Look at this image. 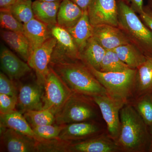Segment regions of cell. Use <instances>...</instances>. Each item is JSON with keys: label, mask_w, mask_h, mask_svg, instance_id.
Listing matches in <instances>:
<instances>
[{"label": "cell", "mask_w": 152, "mask_h": 152, "mask_svg": "<svg viewBox=\"0 0 152 152\" xmlns=\"http://www.w3.org/2000/svg\"><path fill=\"white\" fill-rule=\"evenodd\" d=\"M121 129L116 141L121 152H148L149 128L129 103L120 111Z\"/></svg>", "instance_id": "6da1fadb"}, {"label": "cell", "mask_w": 152, "mask_h": 152, "mask_svg": "<svg viewBox=\"0 0 152 152\" xmlns=\"http://www.w3.org/2000/svg\"><path fill=\"white\" fill-rule=\"evenodd\" d=\"M50 66L73 92L91 97L107 94L103 86L81 61L52 64Z\"/></svg>", "instance_id": "7a4b0ae2"}, {"label": "cell", "mask_w": 152, "mask_h": 152, "mask_svg": "<svg viewBox=\"0 0 152 152\" xmlns=\"http://www.w3.org/2000/svg\"><path fill=\"white\" fill-rule=\"evenodd\" d=\"M117 3L118 27L146 56L152 57V32L126 3L121 0Z\"/></svg>", "instance_id": "3957f363"}, {"label": "cell", "mask_w": 152, "mask_h": 152, "mask_svg": "<svg viewBox=\"0 0 152 152\" xmlns=\"http://www.w3.org/2000/svg\"><path fill=\"white\" fill-rule=\"evenodd\" d=\"M55 118L54 124L57 125L87 121L102 122V118L100 109L92 97L75 92Z\"/></svg>", "instance_id": "277c9868"}, {"label": "cell", "mask_w": 152, "mask_h": 152, "mask_svg": "<svg viewBox=\"0 0 152 152\" xmlns=\"http://www.w3.org/2000/svg\"><path fill=\"white\" fill-rule=\"evenodd\" d=\"M112 97L127 104L134 97L137 69L122 72H102L87 66Z\"/></svg>", "instance_id": "5b68a950"}, {"label": "cell", "mask_w": 152, "mask_h": 152, "mask_svg": "<svg viewBox=\"0 0 152 152\" xmlns=\"http://www.w3.org/2000/svg\"><path fill=\"white\" fill-rule=\"evenodd\" d=\"M44 89L43 110H49L55 116L73 93L50 66Z\"/></svg>", "instance_id": "8992f818"}, {"label": "cell", "mask_w": 152, "mask_h": 152, "mask_svg": "<svg viewBox=\"0 0 152 152\" xmlns=\"http://www.w3.org/2000/svg\"><path fill=\"white\" fill-rule=\"evenodd\" d=\"M92 98L100 109L108 134L116 141L121 131L120 111L126 103L108 94L94 96Z\"/></svg>", "instance_id": "52a82bcc"}, {"label": "cell", "mask_w": 152, "mask_h": 152, "mask_svg": "<svg viewBox=\"0 0 152 152\" xmlns=\"http://www.w3.org/2000/svg\"><path fill=\"white\" fill-rule=\"evenodd\" d=\"M50 29L52 35L56 40L57 43L50 64L80 61V51L67 30L58 25Z\"/></svg>", "instance_id": "ba28073f"}, {"label": "cell", "mask_w": 152, "mask_h": 152, "mask_svg": "<svg viewBox=\"0 0 152 152\" xmlns=\"http://www.w3.org/2000/svg\"><path fill=\"white\" fill-rule=\"evenodd\" d=\"M18 89L17 107L18 111L23 114L28 111L43 110L45 89L37 79L21 84Z\"/></svg>", "instance_id": "9c48e42d"}, {"label": "cell", "mask_w": 152, "mask_h": 152, "mask_svg": "<svg viewBox=\"0 0 152 152\" xmlns=\"http://www.w3.org/2000/svg\"><path fill=\"white\" fill-rule=\"evenodd\" d=\"M105 132L106 126L102 122L87 121L66 124L59 137L73 143L85 140Z\"/></svg>", "instance_id": "30bf717a"}, {"label": "cell", "mask_w": 152, "mask_h": 152, "mask_svg": "<svg viewBox=\"0 0 152 152\" xmlns=\"http://www.w3.org/2000/svg\"><path fill=\"white\" fill-rule=\"evenodd\" d=\"M57 41L53 37L50 38L30 55L27 63L34 71L37 81L44 86L48 72L52 54Z\"/></svg>", "instance_id": "8fae6325"}, {"label": "cell", "mask_w": 152, "mask_h": 152, "mask_svg": "<svg viewBox=\"0 0 152 152\" xmlns=\"http://www.w3.org/2000/svg\"><path fill=\"white\" fill-rule=\"evenodd\" d=\"M87 11L93 26L109 25L118 27L117 0H92Z\"/></svg>", "instance_id": "7c38bea8"}, {"label": "cell", "mask_w": 152, "mask_h": 152, "mask_svg": "<svg viewBox=\"0 0 152 152\" xmlns=\"http://www.w3.org/2000/svg\"><path fill=\"white\" fill-rule=\"evenodd\" d=\"M1 152H37L35 139L12 129L0 126Z\"/></svg>", "instance_id": "4fadbf2b"}, {"label": "cell", "mask_w": 152, "mask_h": 152, "mask_svg": "<svg viewBox=\"0 0 152 152\" xmlns=\"http://www.w3.org/2000/svg\"><path fill=\"white\" fill-rule=\"evenodd\" d=\"M69 152H121L107 132L82 141L72 143Z\"/></svg>", "instance_id": "5bb4252c"}, {"label": "cell", "mask_w": 152, "mask_h": 152, "mask_svg": "<svg viewBox=\"0 0 152 152\" xmlns=\"http://www.w3.org/2000/svg\"><path fill=\"white\" fill-rule=\"evenodd\" d=\"M0 62L3 72L13 81L19 80L31 72L28 63L19 58L4 45L1 46Z\"/></svg>", "instance_id": "9a60e30c"}, {"label": "cell", "mask_w": 152, "mask_h": 152, "mask_svg": "<svg viewBox=\"0 0 152 152\" xmlns=\"http://www.w3.org/2000/svg\"><path fill=\"white\" fill-rule=\"evenodd\" d=\"M93 37L106 50H113L130 42L118 27L109 25L93 26Z\"/></svg>", "instance_id": "2e32d148"}, {"label": "cell", "mask_w": 152, "mask_h": 152, "mask_svg": "<svg viewBox=\"0 0 152 152\" xmlns=\"http://www.w3.org/2000/svg\"><path fill=\"white\" fill-rule=\"evenodd\" d=\"M24 34L30 45V55L46 41L53 37L51 29L35 18L23 24Z\"/></svg>", "instance_id": "e0dca14e"}, {"label": "cell", "mask_w": 152, "mask_h": 152, "mask_svg": "<svg viewBox=\"0 0 152 152\" xmlns=\"http://www.w3.org/2000/svg\"><path fill=\"white\" fill-rule=\"evenodd\" d=\"M0 126L12 129L37 141L43 140L37 135L23 115L18 110H15L8 113L0 114Z\"/></svg>", "instance_id": "ac0fdd59"}, {"label": "cell", "mask_w": 152, "mask_h": 152, "mask_svg": "<svg viewBox=\"0 0 152 152\" xmlns=\"http://www.w3.org/2000/svg\"><path fill=\"white\" fill-rule=\"evenodd\" d=\"M61 1L49 2L36 0L32 3L34 18L50 28L57 25V14Z\"/></svg>", "instance_id": "d6986e66"}, {"label": "cell", "mask_w": 152, "mask_h": 152, "mask_svg": "<svg viewBox=\"0 0 152 152\" xmlns=\"http://www.w3.org/2000/svg\"><path fill=\"white\" fill-rule=\"evenodd\" d=\"M84 11L71 0H63L57 14V25L66 29L77 23Z\"/></svg>", "instance_id": "ffe728a7"}, {"label": "cell", "mask_w": 152, "mask_h": 152, "mask_svg": "<svg viewBox=\"0 0 152 152\" xmlns=\"http://www.w3.org/2000/svg\"><path fill=\"white\" fill-rule=\"evenodd\" d=\"M106 50L93 37L90 38L80 52V60L87 66L99 70Z\"/></svg>", "instance_id": "44dd1931"}, {"label": "cell", "mask_w": 152, "mask_h": 152, "mask_svg": "<svg viewBox=\"0 0 152 152\" xmlns=\"http://www.w3.org/2000/svg\"><path fill=\"white\" fill-rule=\"evenodd\" d=\"M1 37L12 50L27 63L30 56L29 43L23 34L8 30L1 31Z\"/></svg>", "instance_id": "7402d4cb"}, {"label": "cell", "mask_w": 152, "mask_h": 152, "mask_svg": "<svg viewBox=\"0 0 152 152\" xmlns=\"http://www.w3.org/2000/svg\"><path fill=\"white\" fill-rule=\"evenodd\" d=\"M152 94V57L137 69L134 97Z\"/></svg>", "instance_id": "603a6c76"}, {"label": "cell", "mask_w": 152, "mask_h": 152, "mask_svg": "<svg viewBox=\"0 0 152 152\" xmlns=\"http://www.w3.org/2000/svg\"><path fill=\"white\" fill-rule=\"evenodd\" d=\"M93 26L90 23L88 11H85L77 23L73 27L67 29L73 39L80 53L87 41L93 37Z\"/></svg>", "instance_id": "cb8c5ba5"}, {"label": "cell", "mask_w": 152, "mask_h": 152, "mask_svg": "<svg viewBox=\"0 0 152 152\" xmlns=\"http://www.w3.org/2000/svg\"><path fill=\"white\" fill-rule=\"evenodd\" d=\"M120 59L133 69H137L146 60L147 57L134 44L130 42L113 50Z\"/></svg>", "instance_id": "d4e9b609"}, {"label": "cell", "mask_w": 152, "mask_h": 152, "mask_svg": "<svg viewBox=\"0 0 152 152\" xmlns=\"http://www.w3.org/2000/svg\"><path fill=\"white\" fill-rule=\"evenodd\" d=\"M148 127L152 126V94L134 98L129 102Z\"/></svg>", "instance_id": "484cf974"}, {"label": "cell", "mask_w": 152, "mask_h": 152, "mask_svg": "<svg viewBox=\"0 0 152 152\" xmlns=\"http://www.w3.org/2000/svg\"><path fill=\"white\" fill-rule=\"evenodd\" d=\"M32 128L54 124L56 118L51 112L46 110H29L23 114Z\"/></svg>", "instance_id": "4316f807"}, {"label": "cell", "mask_w": 152, "mask_h": 152, "mask_svg": "<svg viewBox=\"0 0 152 152\" xmlns=\"http://www.w3.org/2000/svg\"><path fill=\"white\" fill-rule=\"evenodd\" d=\"M131 69L120 59L114 50H106L99 70L102 72H122Z\"/></svg>", "instance_id": "83f0119b"}, {"label": "cell", "mask_w": 152, "mask_h": 152, "mask_svg": "<svg viewBox=\"0 0 152 152\" xmlns=\"http://www.w3.org/2000/svg\"><path fill=\"white\" fill-rule=\"evenodd\" d=\"M31 0H18L10 10L14 17L21 23H26L34 18Z\"/></svg>", "instance_id": "f1b7e54d"}, {"label": "cell", "mask_w": 152, "mask_h": 152, "mask_svg": "<svg viewBox=\"0 0 152 152\" xmlns=\"http://www.w3.org/2000/svg\"><path fill=\"white\" fill-rule=\"evenodd\" d=\"M72 143L59 137L37 141V152H69Z\"/></svg>", "instance_id": "f546056e"}, {"label": "cell", "mask_w": 152, "mask_h": 152, "mask_svg": "<svg viewBox=\"0 0 152 152\" xmlns=\"http://www.w3.org/2000/svg\"><path fill=\"white\" fill-rule=\"evenodd\" d=\"M0 24L3 29L24 34V26L11 13L10 10H0Z\"/></svg>", "instance_id": "4dcf8cb0"}, {"label": "cell", "mask_w": 152, "mask_h": 152, "mask_svg": "<svg viewBox=\"0 0 152 152\" xmlns=\"http://www.w3.org/2000/svg\"><path fill=\"white\" fill-rule=\"evenodd\" d=\"M66 124L57 125L53 124L33 128V130L41 139L43 140L59 138L60 133Z\"/></svg>", "instance_id": "1f68e13d"}, {"label": "cell", "mask_w": 152, "mask_h": 152, "mask_svg": "<svg viewBox=\"0 0 152 152\" xmlns=\"http://www.w3.org/2000/svg\"><path fill=\"white\" fill-rule=\"evenodd\" d=\"M15 81L11 80L3 72L0 73V94L18 98V87Z\"/></svg>", "instance_id": "d6a6232c"}, {"label": "cell", "mask_w": 152, "mask_h": 152, "mask_svg": "<svg viewBox=\"0 0 152 152\" xmlns=\"http://www.w3.org/2000/svg\"><path fill=\"white\" fill-rule=\"evenodd\" d=\"M18 98L0 94V114L8 113L16 110Z\"/></svg>", "instance_id": "836d02e7"}, {"label": "cell", "mask_w": 152, "mask_h": 152, "mask_svg": "<svg viewBox=\"0 0 152 152\" xmlns=\"http://www.w3.org/2000/svg\"><path fill=\"white\" fill-rule=\"evenodd\" d=\"M140 18L152 32V10L148 5L144 6L142 12L139 15Z\"/></svg>", "instance_id": "e575fe53"}, {"label": "cell", "mask_w": 152, "mask_h": 152, "mask_svg": "<svg viewBox=\"0 0 152 152\" xmlns=\"http://www.w3.org/2000/svg\"><path fill=\"white\" fill-rule=\"evenodd\" d=\"M139 15L143 11V0H121Z\"/></svg>", "instance_id": "d590c367"}, {"label": "cell", "mask_w": 152, "mask_h": 152, "mask_svg": "<svg viewBox=\"0 0 152 152\" xmlns=\"http://www.w3.org/2000/svg\"><path fill=\"white\" fill-rule=\"evenodd\" d=\"M78 6L83 11H87L92 0H71Z\"/></svg>", "instance_id": "8d00e7d4"}, {"label": "cell", "mask_w": 152, "mask_h": 152, "mask_svg": "<svg viewBox=\"0 0 152 152\" xmlns=\"http://www.w3.org/2000/svg\"><path fill=\"white\" fill-rule=\"evenodd\" d=\"M18 0H0V10H10Z\"/></svg>", "instance_id": "74e56055"}, {"label": "cell", "mask_w": 152, "mask_h": 152, "mask_svg": "<svg viewBox=\"0 0 152 152\" xmlns=\"http://www.w3.org/2000/svg\"><path fill=\"white\" fill-rule=\"evenodd\" d=\"M149 128L151 140H150L149 148L148 152H152V126Z\"/></svg>", "instance_id": "f35d334b"}, {"label": "cell", "mask_w": 152, "mask_h": 152, "mask_svg": "<svg viewBox=\"0 0 152 152\" xmlns=\"http://www.w3.org/2000/svg\"><path fill=\"white\" fill-rule=\"evenodd\" d=\"M148 5L149 6L150 8L152 10V0H148Z\"/></svg>", "instance_id": "ab89813d"}, {"label": "cell", "mask_w": 152, "mask_h": 152, "mask_svg": "<svg viewBox=\"0 0 152 152\" xmlns=\"http://www.w3.org/2000/svg\"><path fill=\"white\" fill-rule=\"evenodd\" d=\"M41 1H46L49 2H56V1H61L63 0H41Z\"/></svg>", "instance_id": "60d3db41"}]
</instances>
